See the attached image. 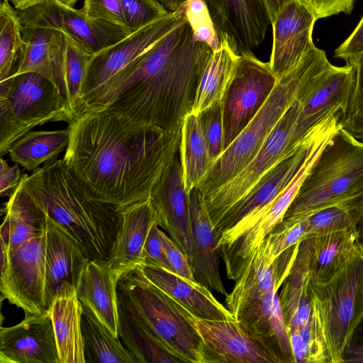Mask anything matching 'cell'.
Instances as JSON below:
<instances>
[{
  "label": "cell",
  "mask_w": 363,
  "mask_h": 363,
  "mask_svg": "<svg viewBox=\"0 0 363 363\" xmlns=\"http://www.w3.org/2000/svg\"><path fill=\"white\" fill-rule=\"evenodd\" d=\"M68 128L66 164L95 196L120 211L150 199L180 147L182 131H164L108 111L79 115Z\"/></svg>",
  "instance_id": "6da1fadb"
},
{
  "label": "cell",
  "mask_w": 363,
  "mask_h": 363,
  "mask_svg": "<svg viewBox=\"0 0 363 363\" xmlns=\"http://www.w3.org/2000/svg\"><path fill=\"white\" fill-rule=\"evenodd\" d=\"M213 52L197 40L183 15L142 59L101 111L164 131H182Z\"/></svg>",
  "instance_id": "7a4b0ae2"
},
{
  "label": "cell",
  "mask_w": 363,
  "mask_h": 363,
  "mask_svg": "<svg viewBox=\"0 0 363 363\" xmlns=\"http://www.w3.org/2000/svg\"><path fill=\"white\" fill-rule=\"evenodd\" d=\"M23 189L89 259L108 260L121 211L99 200L62 159L23 174Z\"/></svg>",
  "instance_id": "3957f363"
},
{
  "label": "cell",
  "mask_w": 363,
  "mask_h": 363,
  "mask_svg": "<svg viewBox=\"0 0 363 363\" xmlns=\"http://www.w3.org/2000/svg\"><path fill=\"white\" fill-rule=\"evenodd\" d=\"M296 254L294 248H289L272 263L259 248L225 299V307L240 327L279 363L295 362L277 291L289 274Z\"/></svg>",
  "instance_id": "277c9868"
},
{
  "label": "cell",
  "mask_w": 363,
  "mask_h": 363,
  "mask_svg": "<svg viewBox=\"0 0 363 363\" xmlns=\"http://www.w3.org/2000/svg\"><path fill=\"white\" fill-rule=\"evenodd\" d=\"M331 66L325 52L313 45L291 71L278 79L261 109L197 186L204 195L229 182L252 161L282 116L319 83Z\"/></svg>",
  "instance_id": "5b68a950"
},
{
  "label": "cell",
  "mask_w": 363,
  "mask_h": 363,
  "mask_svg": "<svg viewBox=\"0 0 363 363\" xmlns=\"http://www.w3.org/2000/svg\"><path fill=\"white\" fill-rule=\"evenodd\" d=\"M118 304L133 314L182 363H204L194 314L149 281L138 268L121 277Z\"/></svg>",
  "instance_id": "8992f818"
},
{
  "label": "cell",
  "mask_w": 363,
  "mask_h": 363,
  "mask_svg": "<svg viewBox=\"0 0 363 363\" xmlns=\"http://www.w3.org/2000/svg\"><path fill=\"white\" fill-rule=\"evenodd\" d=\"M363 192V142L341 128L322 151L284 220L294 221Z\"/></svg>",
  "instance_id": "52a82bcc"
},
{
  "label": "cell",
  "mask_w": 363,
  "mask_h": 363,
  "mask_svg": "<svg viewBox=\"0 0 363 363\" xmlns=\"http://www.w3.org/2000/svg\"><path fill=\"white\" fill-rule=\"evenodd\" d=\"M313 310L329 363H342L352 334L363 319V241L339 273L323 285L308 282Z\"/></svg>",
  "instance_id": "ba28073f"
},
{
  "label": "cell",
  "mask_w": 363,
  "mask_h": 363,
  "mask_svg": "<svg viewBox=\"0 0 363 363\" xmlns=\"http://www.w3.org/2000/svg\"><path fill=\"white\" fill-rule=\"evenodd\" d=\"M183 15L182 11L169 13L91 55L82 87L79 115L101 111L145 55L178 24Z\"/></svg>",
  "instance_id": "9c48e42d"
},
{
  "label": "cell",
  "mask_w": 363,
  "mask_h": 363,
  "mask_svg": "<svg viewBox=\"0 0 363 363\" xmlns=\"http://www.w3.org/2000/svg\"><path fill=\"white\" fill-rule=\"evenodd\" d=\"M74 117L57 86L35 72L0 82V155L33 128Z\"/></svg>",
  "instance_id": "30bf717a"
},
{
  "label": "cell",
  "mask_w": 363,
  "mask_h": 363,
  "mask_svg": "<svg viewBox=\"0 0 363 363\" xmlns=\"http://www.w3.org/2000/svg\"><path fill=\"white\" fill-rule=\"evenodd\" d=\"M334 112L316 125L295 151L274 165L227 212L215 228L218 252L251 228L288 186L303 164L311 144L325 128Z\"/></svg>",
  "instance_id": "8fae6325"
},
{
  "label": "cell",
  "mask_w": 363,
  "mask_h": 363,
  "mask_svg": "<svg viewBox=\"0 0 363 363\" xmlns=\"http://www.w3.org/2000/svg\"><path fill=\"white\" fill-rule=\"evenodd\" d=\"M277 80L269 62L255 55L240 56L220 100L224 150L259 112Z\"/></svg>",
  "instance_id": "7c38bea8"
},
{
  "label": "cell",
  "mask_w": 363,
  "mask_h": 363,
  "mask_svg": "<svg viewBox=\"0 0 363 363\" xmlns=\"http://www.w3.org/2000/svg\"><path fill=\"white\" fill-rule=\"evenodd\" d=\"M299 104L298 99L282 116L255 157L239 174L218 189L204 195L214 229L227 212L243 199L267 172L291 154L288 152L289 140Z\"/></svg>",
  "instance_id": "4fadbf2b"
},
{
  "label": "cell",
  "mask_w": 363,
  "mask_h": 363,
  "mask_svg": "<svg viewBox=\"0 0 363 363\" xmlns=\"http://www.w3.org/2000/svg\"><path fill=\"white\" fill-rule=\"evenodd\" d=\"M17 11L21 26L61 30L91 55L114 45L131 33L127 28L115 23L88 19L81 9L65 5L58 0H47Z\"/></svg>",
  "instance_id": "5bb4252c"
},
{
  "label": "cell",
  "mask_w": 363,
  "mask_h": 363,
  "mask_svg": "<svg viewBox=\"0 0 363 363\" xmlns=\"http://www.w3.org/2000/svg\"><path fill=\"white\" fill-rule=\"evenodd\" d=\"M8 252L0 277L2 298L25 315L46 313L45 232Z\"/></svg>",
  "instance_id": "9a60e30c"
},
{
  "label": "cell",
  "mask_w": 363,
  "mask_h": 363,
  "mask_svg": "<svg viewBox=\"0 0 363 363\" xmlns=\"http://www.w3.org/2000/svg\"><path fill=\"white\" fill-rule=\"evenodd\" d=\"M220 42L238 56L254 55L272 21L265 0H203Z\"/></svg>",
  "instance_id": "2e32d148"
},
{
  "label": "cell",
  "mask_w": 363,
  "mask_h": 363,
  "mask_svg": "<svg viewBox=\"0 0 363 363\" xmlns=\"http://www.w3.org/2000/svg\"><path fill=\"white\" fill-rule=\"evenodd\" d=\"M150 200L157 224L168 233L190 261L193 248L190 201L179 150L153 188Z\"/></svg>",
  "instance_id": "e0dca14e"
},
{
  "label": "cell",
  "mask_w": 363,
  "mask_h": 363,
  "mask_svg": "<svg viewBox=\"0 0 363 363\" xmlns=\"http://www.w3.org/2000/svg\"><path fill=\"white\" fill-rule=\"evenodd\" d=\"M352 65H332L319 84L306 96L298 99V114L292 128L288 145L292 153L304 141L306 137L330 113L342 110L344 113L354 80Z\"/></svg>",
  "instance_id": "ac0fdd59"
},
{
  "label": "cell",
  "mask_w": 363,
  "mask_h": 363,
  "mask_svg": "<svg viewBox=\"0 0 363 363\" xmlns=\"http://www.w3.org/2000/svg\"><path fill=\"white\" fill-rule=\"evenodd\" d=\"M203 344L204 363H279L235 319H208L194 315Z\"/></svg>",
  "instance_id": "d6986e66"
},
{
  "label": "cell",
  "mask_w": 363,
  "mask_h": 363,
  "mask_svg": "<svg viewBox=\"0 0 363 363\" xmlns=\"http://www.w3.org/2000/svg\"><path fill=\"white\" fill-rule=\"evenodd\" d=\"M317 20L300 0L284 5L272 22L273 41L269 66L279 79L291 71L313 45V30Z\"/></svg>",
  "instance_id": "ffe728a7"
},
{
  "label": "cell",
  "mask_w": 363,
  "mask_h": 363,
  "mask_svg": "<svg viewBox=\"0 0 363 363\" xmlns=\"http://www.w3.org/2000/svg\"><path fill=\"white\" fill-rule=\"evenodd\" d=\"M0 363H60L48 312L25 315L17 325L1 327Z\"/></svg>",
  "instance_id": "44dd1931"
},
{
  "label": "cell",
  "mask_w": 363,
  "mask_h": 363,
  "mask_svg": "<svg viewBox=\"0 0 363 363\" xmlns=\"http://www.w3.org/2000/svg\"><path fill=\"white\" fill-rule=\"evenodd\" d=\"M191 216L193 248L189 261L195 280L211 291L226 295L219 269V252L215 229L205 202L197 187L189 193Z\"/></svg>",
  "instance_id": "7402d4cb"
},
{
  "label": "cell",
  "mask_w": 363,
  "mask_h": 363,
  "mask_svg": "<svg viewBox=\"0 0 363 363\" xmlns=\"http://www.w3.org/2000/svg\"><path fill=\"white\" fill-rule=\"evenodd\" d=\"M22 33L24 50L17 70L11 77L25 72L40 74L57 86L66 101L65 34L53 28L23 26Z\"/></svg>",
  "instance_id": "603a6c76"
},
{
  "label": "cell",
  "mask_w": 363,
  "mask_h": 363,
  "mask_svg": "<svg viewBox=\"0 0 363 363\" xmlns=\"http://www.w3.org/2000/svg\"><path fill=\"white\" fill-rule=\"evenodd\" d=\"M45 294L48 310L52 298L67 283L77 288L89 259L64 231L46 216L45 227Z\"/></svg>",
  "instance_id": "cb8c5ba5"
},
{
  "label": "cell",
  "mask_w": 363,
  "mask_h": 363,
  "mask_svg": "<svg viewBox=\"0 0 363 363\" xmlns=\"http://www.w3.org/2000/svg\"><path fill=\"white\" fill-rule=\"evenodd\" d=\"M155 223V213L150 199L121 211V223L108 260L118 282L122 276L145 262V244Z\"/></svg>",
  "instance_id": "d4e9b609"
},
{
  "label": "cell",
  "mask_w": 363,
  "mask_h": 363,
  "mask_svg": "<svg viewBox=\"0 0 363 363\" xmlns=\"http://www.w3.org/2000/svg\"><path fill=\"white\" fill-rule=\"evenodd\" d=\"M137 268L149 281L195 315L208 319H234L212 291L196 281L182 277L150 259Z\"/></svg>",
  "instance_id": "484cf974"
},
{
  "label": "cell",
  "mask_w": 363,
  "mask_h": 363,
  "mask_svg": "<svg viewBox=\"0 0 363 363\" xmlns=\"http://www.w3.org/2000/svg\"><path fill=\"white\" fill-rule=\"evenodd\" d=\"M117 285L108 260L89 259L77 293L83 306L92 311L112 334L119 337Z\"/></svg>",
  "instance_id": "4316f807"
},
{
  "label": "cell",
  "mask_w": 363,
  "mask_h": 363,
  "mask_svg": "<svg viewBox=\"0 0 363 363\" xmlns=\"http://www.w3.org/2000/svg\"><path fill=\"white\" fill-rule=\"evenodd\" d=\"M82 311L76 287L65 284L47 311L52 323L60 363H85Z\"/></svg>",
  "instance_id": "83f0119b"
},
{
  "label": "cell",
  "mask_w": 363,
  "mask_h": 363,
  "mask_svg": "<svg viewBox=\"0 0 363 363\" xmlns=\"http://www.w3.org/2000/svg\"><path fill=\"white\" fill-rule=\"evenodd\" d=\"M357 230H342L313 238L308 281L323 285L333 279L359 247Z\"/></svg>",
  "instance_id": "f1b7e54d"
},
{
  "label": "cell",
  "mask_w": 363,
  "mask_h": 363,
  "mask_svg": "<svg viewBox=\"0 0 363 363\" xmlns=\"http://www.w3.org/2000/svg\"><path fill=\"white\" fill-rule=\"evenodd\" d=\"M4 210L0 240L8 252L44 233L46 215L23 189L21 182Z\"/></svg>",
  "instance_id": "f546056e"
},
{
  "label": "cell",
  "mask_w": 363,
  "mask_h": 363,
  "mask_svg": "<svg viewBox=\"0 0 363 363\" xmlns=\"http://www.w3.org/2000/svg\"><path fill=\"white\" fill-rule=\"evenodd\" d=\"M69 141V129L29 131L9 148L11 161L28 171L57 159L66 150Z\"/></svg>",
  "instance_id": "4dcf8cb0"
},
{
  "label": "cell",
  "mask_w": 363,
  "mask_h": 363,
  "mask_svg": "<svg viewBox=\"0 0 363 363\" xmlns=\"http://www.w3.org/2000/svg\"><path fill=\"white\" fill-rule=\"evenodd\" d=\"M82 334L85 363H137L131 353L87 307L83 306Z\"/></svg>",
  "instance_id": "1f68e13d"
},
{
  "label": "cell",
  "mask_w": 363,
  "mask_h": 363,
  "mask_svg": "<svg viewBox=\"0 0 363 363\" xmlns=\"http://www.w3.org/2000/svg\"><path fill=\"white\" fill-rule=\"evenodd\" d=\"M239 57L224 42L220 49L213 51L199 83L191 113L198 115L221 100Z\"/></svg>",
  "instance_id": "d6a6232c"
},
{
  "label": "cell",
  "mask_w": 363,
  "mask_h": 363,
  "mask_svg": "<svg viewBox=\"0 0 363 363\" xmlns=\"http://www.w3.org/2000/svg\"><path fill=\"white\" fill-rule=\"evenodd\" d=\"M118 336L137 363H182L130 312L118 304Z\"/></svg>",
  "instance_id": "836d02e7"
},
{
  "label": "cell",
  "mask_w": 363,
  "mask_h": 363,
  "mask_svg": "<svg viewBox=\"0 0 363 363\" xmlns=\"http://www.w3.org/2000/svg\"><path fill=\"white\" fill-rule=\"evenodd\" d=\"M179 150L185 188L189 193L199 185L212 165L196 114L190 113L184 121Z\"/></svg>",
  "instance_id": "e575fe53"
},
{
  "label": "cell",
  "mask_w": 363,
  "mask_h": 363,
  "mask_svg": "<svg viewBox=\"0 0 363 363\" xmlns=\"http://www.w3.org/2000/svg\"><path fill=\"white\" fill-rule=\"evenodd\" d=\"M363 211V192L325 207L306 218V239L357 230Z\"/></svg>",
  "instance_id": "d590c367"
},
{
  "label": "cell",
  "mask_w": 363,
  "mask_h": 363,
  "mask_svg": "<svg viewBox=\"0 0 363 363\" xmlns=\"http://www.w3.org/2000/svg\"><path fill=\"white\" fill-rule=\"evenodd\" d=\"M25 47L17 9L7 0L0 4V82L17 70Z\"/></svg>",
  "instance_id": "8d00e7d4"
},
{
  "label": "cell",
  "mask_w": 363,
  "mask_h": 363,
  "mask_svg": "<svg viewBox=\"0 0 363 363\" xmlns=\"http://www.w3.org/2000/svg\"><path fill=\"white\" fill-rule=\"evenodd\" d=\"M313 238L303 240L279 296L286 327L291 323L301 302L308 281V269Z\"/></svg>",
  "instance_id": "74e56055"
},
{
  "label": "cell",
  "mask_w": 363,
  "mask_h": 363,
  "mask_svg": "<svg viewBox=\"0 0 363 363\" xmlns=\"http://www.w3.org/2000/svg\"><path fill=\"white\" fill-rule=\"evenodd\" d=\"M65 36L66 101L74 118L80 113L82 87L88 62L91 55L72 38L66 35Z\"/></svg>",
  "instance_id": "f35d334b"
},
{
  "label": "cell",
  "mask_w": 363,
  "mask_h": 363,
  "mask_svg": "<svg viewBox=\"0 0 363 363\" xmlns=\"http://www.w3.org/2000/svg\"><path fill=\"white\" fill-rule=\"evenodd\" d=\"M355 74L347 108L340 119L342 128L363 142V51L346 61Z\"/></svg>",
  "instance_id": "ab89813d"
},
{
  "label": "cell",
  "mask_w": 363,
  "mask_h": 363,
  "mask_svg": "<svg viewBox=\"0 0 363 363\" xmlns=\"http://www.w3.org/2000/svg\"><path fill=\"white\" fill-rule=\"evenodd\" d=\"M181 10L197 40L208 44L213 51L220 48L221 42L203 0H187Z\"/></svg>",
  "instance_id": "60d3db41"
},
{
  "label": "cell",
  "mask_w": 363,
  "mask_h": 363,
  "mask_svg": "<svg viewBox=\"0 0 363 363\" xmlns=\"http://www.w3.org/2000/svg\"><path fill=\"white\" fill-rule=\"evenodd\" d=\"M306 230V218L295 221L283 220L279 223L263 242L271 262H273L289 247L304 240Z\"/></svg>",
  "instance_id": "b9f144b4"
},
{
  "label": "cell",
  "mask_w": 363,
  "mask_h": 363,
  "mask_svg": "<svg viewBox=\"0 0 363 363\" xmlns=\"http://www.w3.org/2000/svg\"><path fill=\"white\" fill-rule=\"evenodd\" d=\"M127 28L136 31L164 17L168 12L159 0H120Z\"/></svg>",
  "instance_id": "7bdbcfd3"
},
{
  "label": "cell",
  "mask_w": 363,
  "mask_h": 363,
  "mask_svg": "<svg viewBox=\"0 0 363 363\" xmlns=\"http://www.w3.org/2000/svg\"><path fill=\"white\" fill-rule=\"evenodd\" d=\"M198 116L213 165L224 151L220 101L201 111Z\"/></svg>",
  "instance_id": "ee69618b"
},
{
  "label": "cell",
  "mask_w": 363,
  "mask_h": 363,
  "mask_svg": "<svg viewBox=\"0 0 363 363\" xmlns=\"http://www.w3.org/2000/svg\"><path fill=\"white\" fill-rule=\"evenodd\" d=\"M90 20H99L125 27L120 0H83L81 9Z\"/></svg>",
  "instance_id": "f6af8a7d"
},
{
  "label": "cell",
  "mask_w": 363,
  "mask_h": 363,
  "mask_svg": "<svg viewBox=\"0 0 363 363\" xmlns=\"http://www.w3.org/2000/svg\"><path fill=\"white\" fill-rule=\"evenodd\" d=\"M144 257L145 259H150L159 266L174 272L157 223L149 231L144 247Z\"/></svg>",
  "instance_id": "bcb514c9"
},
{
  "label": "cell",
  "mask_w": 363,
  "mask_h": 363,
  "mask_svg": "<svg viewBox=\"0 0 363 363\" xmlns=\"http://www.w3.org/2000/svg\"><path fill=\"white\" fill-rule=\"evenodd\" d=\"M316 20L343 13L350 14L355 0H300Z\"/></svg>",
  "instance_id": "7dc6e473"
},
{
  "label": "cell",
  "mask_w": 363,
  "mask_h": 363,
  "mask_svg": "<svg viewBox=\"0 0 363 363\" xmlns=\"http://www.w3.org/2000/svg\"><path fill=\"white\" fill-rule=\"evenodd\" d=\"M160 234L174 272L187 279L196 281L189 261L183 251L172 239L161 230Z\"/></svg>",
  "instance_id": "c3c4849f"
},
{
  "label": "cell",
  "mask_w": 363,
  "mask_h": 363,
  "mask_svg": "<svg viewBox=\"0 0 363 363\" xmlns=\"http://www.w3.org/2000/svg\"><path fill=\"white\" fill-rule=\"evenodd\" d=\"M363 51V16L349 37L335 50L334 57L345 61Z\"/></svg>",
  "instance_id": "681fc988"
},
{
  "label": "cell",
  "mask_w": 363,
  "mask_h": 363,
  "mask_svg": "<svg viewBox=\"0 0 363 363\" xmlns=\"http://www.w3.org/2000/svg\"><path fill=\"white\" fill-rule=\"evenodd\" d=\"M23 174L18 167V164L13 166L3 158L0 160V194L1 196H10L20 184Z\"/></svg>",
  "instance_id": "f907efd6"
},
{
  "label": "cell",
  "mask_w": 363,
  "mask_h": 363,
  "mask_svg": "<svg viewBox=\"0 0 363 363\" xmlns=\"http://www.w3.org/2000/svg\"><path fill=\"white\" fill-rule=\"evenodd\" d=\"M363 363V319L355 328L345 350L342 363Z\"/></svg>",
  "instance_id": "816d5d0a"
},
{
  "label": "cell",
  "mask_w": 363,
  "mask_h": 363,
  "mask_svg": "<svg viewBox=\"0 0 363 363\" xmlns=\"http://www.w3.org/2000/svg\"><path fill=\"white\" fill-rule=\"evenodd\" d=\"M272 22L279 11L287 3L292 0H265Z\"/></svg>",
  "instance_id": "f5cc1de1"
},
{
  "label": "cell",
  "mask_w": 363,
  "mask_h": 363,
  "mask_svg": "<svg viewBox=\"0 0 363 363\" xmlns=\"http://www.w3.org/2000/svg\"><path fill=\"white\" fill-rule=\"evenodd\" d=\"M165 9L170 13L179 11L187 0H159Z\"/></svg>",
  "instance_id": "db71d44e"
},
{
  "label": "cell",
  "mask_w": 363,
  "mask_h": 363,
  "mask_svg": "<svg viewBox=\"0 0 363 363\" xmlns=\"http://www.w3.org/2000/svg\"><path fill=\"white\" fill-rule=\"evenodd\" d=\"M357 230L358 232L360 241H363V211L361 218L357 225Z\"/></svg>",
  "instance_id": "11a10c76"
},
{
  "label": "cell",
  "mask_w": 363,
  "mask_h": 363,
  "mask_svg": "<svg viewBox=\"0 0 363 363\" xmlns=\"http://www.w3.org/2000/svg\"><path fill=\"white\" fill-rule=\"evenodd\" d=\"M61 3L69 6H74L78 0H58Z\"/></svg>",
  "instance_id": "9f6ffc18"
}]
</instances>
